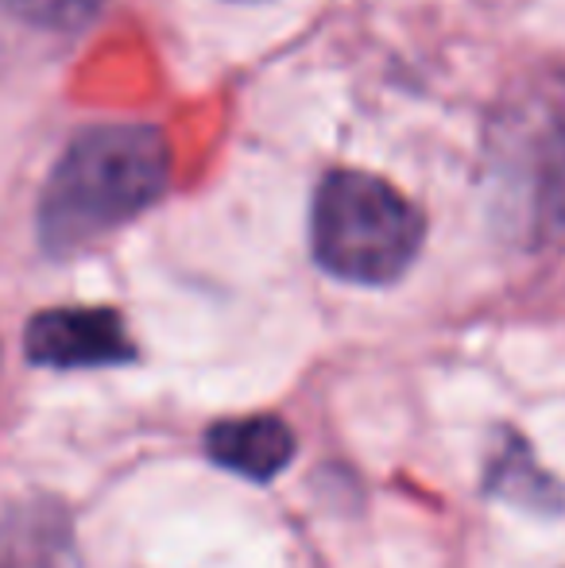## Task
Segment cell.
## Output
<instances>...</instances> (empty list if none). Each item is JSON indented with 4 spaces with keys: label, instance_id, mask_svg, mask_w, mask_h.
<instances>
[{
    "label": "cell",
    "instance_id": "cell-2",
    "mask_svg": "<svg viewBox=\"0 0 565 568\" xmlns=\"http://www.w3.org/2000/svg\"><path fill=\"white\" fill-rule=\"evenodd\" d=\"M484 197L512 244L565 236V70H527L500 93L484 132Z\"/></svg>",
    "mask_w": 565,
    "mask_h": 568
},
{
    "label": "cell",
    "instance_id": "cell-6",
    "mask_svg": "<svg viewBox=\"0 0 565 568\" xmlns=\"http://www.w3.org/2000/svg\"><path fill=\"white\" fill-rule=\"evenodd\" d=\"M205 453L221 468L236 471L244 479H256V484H268V479L280 476L286 464H291L294 434L283 418H272V414L225 418L218 426H210Z\"/></svg>",
    "mask_w": 565,
    "mask_h": 568
},
{
    "label": "cell",
    "instance_id": "cell-8",
    "mask_svg": "<svg viewBox=\"0 0 565 568\" xmlns=\"http://www.w3.org/2000/svg\"><path fill=\"white\" fill-rule=\"evenodd\" d=\"M101 4L105 0H0V8L12 16H20L31 28H47V31H82L98 20Z\"/></svg>",
    "mask_w": 565,
    "mask_h": 568
},
{
    "label": "cell",
    "instance_id": "cell-3",
    "mask_svg": "<svg viewBox=\"0 0 565 568\" xmlns=\"http://www.w3.org/2000/svg\"><path fill=\"white\" fill-rule=\"evenodd\" d=\"M426 217L387 179L330 171L310 202V252L317 267L356 286H387L415 263Z\"/></svg>",
    "mask_w": 565,
    "mask_h": 568
},
{
    "label": "cell",
    "instance_id": "cell-5",
    "mask_svg": "<svg viewBox=\"0 0 565 568\" xmlns=\"http://www.w3.org/2000/svg\"><path fill=\"white\" fill-rule=\"evenodd\" d=\"M0 568H82L70 515L51 499H23L0 515Z\"/></svg>",
    "mask_w": 565,
    "mask_h": 568
},
{
    "label": "cell",
    "instance_id": "cell-7",
    "mask_svg": "<svg viewBox=\"0 0 565 568\" xmlns=\"http://www.w3.org/2000/svg\"><path fill=\"white\" fill-rule=\"evenodd\" d=\"M488 491L507 503H515V507H527V510H558L562 507L558 479L546 476V471L538 468L531 445L523 442L519 434H512V429L500 437V449L492 453Z\"/></svg>",
    "mask_w": 565,
    "mask_h": 568
},
{
    "label": "cell",
    "instance_id": "cell-4",
    "mask_svg": "<svg viewBox=\"0 0 565 568\" xmlns=\"http://www.w3.org/2000/svg\"><path fill=\"white\" fill-rule=\"evenodd\" d=\"M23 352L39 367H117L137 356L121 314L105 306L43 310L23 329Z\"/></svg>",
    "mask_w": 565,
    "mask_h": 568
},
{
    "label": "cell",
    "instance_id": "cell-1",
    "mask_svg": "<svg viewBox=\"0 0 565 568\" xmlns=\"http://www.w3.org/2000/svg\"><path fill=\"white\" fill-rule=\"evenodd\" d=\"M171 182V143L155 124H90L67 143L36 210L39 244L74 255L148 213Z\"/></svg>",
    "mask_w": 565,
    "mask_h": 568
}]
</instances>
